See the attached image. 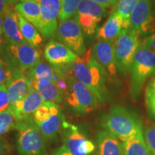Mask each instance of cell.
Returning <instances> with one entry per match:
<instances>
[{"mask_svg":"<svg viewBox=\"0 0 155 155\" xmlns=\"http://www.w3.org/2000/svg\"><path fill=\"white\" fill-rule=\"evenodd\" d=\"M72 73L90 89L101 102L107 98L106 81L108 73L92 55V48L82 55H78L72 68Z\"/></svg>","mask_w":155,"mask_h":155,"instance_id":"6da1fadb","label":"cell"},{"mask_svg":"<svg viewBox=\"0 0 155 155\" xmlns=\"http://www.w3.org/2000/svg\"><path fill=\"white\" fill-rule=\"evenodd\" d=\"M101 126L105 131L123 142L143 130L141 121L137 116L119 106H112L103 116Z\"/></svg>","mask_w":155,"mask_h":155,"instance_id":"7a4b0ae2","label":"cell"},{"mask_svg":"<svg viewBox=\"0 0 155 155\" xmlns=\"http://www.w3.org/2000/svg\"><path fill=\"white\" fill-rule=\"evenodd\" d=\"M130 73V95L137 99L147 79L155 74V52L143 41L135 54Z\"/></svg>","mask_w":155,"mask_h":155,"instance_id":"3957f363","label":"cell"},{"mask_svg":"<svg viewBox=\"0 0 155 155\" xmlns=\"http://www.w3.org/2000/svg\"><path fill=\"white\" fill-rule=\"evenodd\" d=\"M68 89L64 100L68 108L76 114L84 115L96 109L98 99L91 91L73 75L72 70L67 75Z\"/></svg>","mask_w":155,"mask_h":155,"instance_id":"277c9868","label":"cell"},{"mask_svg":"<svg viewBox=\"0 0 155 155\" xmlns=\"http://www.w3.org/2000/svg\"><path fill=\"white\" fill-rule=\"evenodd\" d=\"M17 147L19 155H46L45 139L32 118L17 121Z\"/></svg>","mask_w":155,"mask_h":155,"instance_id":"5b68a950","label":"cell"},{"mask_svg":"<svg viewBox=\"0 0 155 155\" xmlns=\"http://www.w3.org/2000/svg\"><path fill=\"white\" fill-rule=\"evenodd\" d=\"M141 41L133 28L124 29L115 40V63L117 71L125 75L131 71L134 58Z\"/></svg>","mask_w":155,"mask_h":155,"instance_id":"8992f818","label":"cell"},{"mask_svg":"<svg viewBox=\"0 0 155 155\" xmlns=\"http://www.w3.org/2000/svg\"><path fill=\"white\" fill-rule=\"evenodd\" d=\"M0 56L13 71L25 73L40 61V53L28 44H17L7 41L0 49Z\"/></svg>","mask_w":155,"mask_h":155,"instance_id":"52a82bcc","label":"cell"},{"mask_svg":"<svg viewBox=\"0 0 155 155\" xmlns=\"http://www.w3.org/2000/svg\"><path fill=\"white\" fill-rule=\"evenodd\" d=\"M32 119L45 140H52L61 131L65 118L57 104L45 101Z\"/></svg>","mask_w":155,"mask_h":155,"instance_id":"ba28073f","label":"cell"},{"mask_svg":"<svg viewBox=\"0 0 155 155\" xmlns=\"http://www.w3.org/2000/svg\"><path fill=\"white\" fill-rule=\"evenodd\" d=\"M63 146L73 155H90L94 152L96 146L88 139L84 131L78 126L65 121L61 129Z\"/></svg>","mask_w":155,"mask_h":155,"instance_id":"9c48e42d","label":"cell"},{"mask_svg":"<svg viewBox=\"0 0 155 155\" xmlns=\"http://www.w3.org/2000/svg\"><path fill=\"white\" fill-rule=\"evenodd\" d=\"M56 38L77 55H82L86 52L83 31L74 17L60 22Z\"/></svg>","mask_w":155,"mask_h":155,"instance_id":"30bf717a","label":"cell"},{"mask_svg":"<svg viewBox=\"0 0 155 155\" xmlns=\"http://www.w3.org/2000/svg\"><path fill=\"white\" fill-rule=\"evenodd\" d=\"M131 28L140 36L149 35L155 31L154 0H139L130 17Z\"/></svg>","mask_w":155,"mask_h":155,"instance_id":"8fae6325","label":"cell"},{"mask_svg":"<svg viewBox=\"0 0 155 155\" xmlns=\"http://www.w3.org/2000/svg\"><path fill=\"white\" fill-rule=\"evenodd\" d=\"M44 57L53 66L71 71L78 55L61 42L51 40L45 47Z\"/></svg>","mask_w":155,"mask_h":155,"instance_id":"7c38bea8","label":"cell"},{"mask_svg":"<svg viewBox=\"0 0 155 155\" xmlns=\"http://www.w3.org/2000/svg\"><path fill=\"white\" fill-rule=\"evenodd\" d=\"M40 6L42 28L40 32L47 38H53L58 30L61 0H38Z\"/></svg>","mask_w":155,"mask_h":155,"instance_id":"4fadbf2b","label":"cell"},{"mask_svg":"<svg viewBox=\"0 0 155 155\" xmlns=\"http://www.w3.org/2000/svg\"><path fill=\"white\" fill-rule=\"evenodd\" d=\"M92 55L106 70L109 76H115L117 73L115 63V40H98L92 48Z\"/></svg>","mask_w":155,"mask_h":155,"instance_id":"5bb4252c","label":"cell"},{"mask_svg":"<svg viewBox=\"0 0 155 155\" xmlns=\"http://www.w3.org/2000/svg\"><path fill=\"white\" fill-rule=\"evenodd\" d=\"M44 102L45 101L40 93L31 87L30 91L25 98L14 105L9 106V109L16 121H21L32 118L34 114Z\"/></svg>","mask_w":155,"mask_h":155,"instance_id":"9a60e30c","label":"cell"},{"mask_svg":"<svg viewBox=\"0 0 155 155\" xmlns=\"http://www.w3.org/2000/svg\"><path fill=\"white\" fill-rule=\"evenodd\" d=\"M5 86L10 106L14 105L24 98L31 88L25 73L19 70L13 72L10 79L5 83Z\"/></svg>","mask_w":155,"mask_h":155,"instance_id":"2e32d148","label":"cell"},{"mask_svg":"<svg viewBox=\"0 0 155 155\" xmlns=\"http://www.w3.org/2000/svg\"><path fill=\"white\" fill-rule=\"evenodd\" d=\"M25 75L31 80L48 81L55 85L60 79L67 75L62 69L41 61L28 70L25 72Z\"/></svg>","mask_w":155,"mask_h":155,"instance_id":"e0dca14e","label":"cell"},{"mask_svg":"<svg viewBox=\"0 0 155 155\" xmlns=\"http://www.w3.org/2000/svg\"><path fill=\"white\" fill-rule=\"evenodd\" d=\"M97 155H124L123 144L108 131H100L97 134Z\"/></svg>","mask_w":155,"mask_h":155,"instance_id":"ac0fdd59","label":"cell"},{"mask_svg":"<svg viewBox=\"0 0 155 155\" xmlns=\"http://www.w3.org/2000/svg\"><path fill=\"white\" fill-rule=\"evenodd\" d=\"M2 32L7 41L17 44H28L21 33L18 14L14 9L9 10L4 15Z\"/></svg>","mask_w":155,"mask_h":155,"instance_id":"d6986e66","label":"cell"},{"mask_svg":"<svg viewBox=\"0 0 155 155\" xmlns=\"http://www.w3.org/2000/svg\"><path fill=\"white\" fill-rule=\"evenodd\" d=\"M14 10L23 18L32 23L40 32L42 28V19L38 0L17 4L14 7Z\"/></svg>","mask_w":155,"mask_h":155,"instance_id":"ffe728a7","label":"cell"},{"mask_svg":"<svg viewBox=\"0 0 155 155\" xmlns=\"http://www.w3.org/2000/svg\"><path fill=\"white\" fill-rule=\"evenodd\" d=\"M28 79L30 87L36 89L45 102L58 104V103H62L64 101L63 93L54 83L48 81Z\"/></svg>","mask_w":155,"mask_h":155,"instance_id":"44dd1931","label":"cell"},{"mask_svg":"<svg viewBox=\"0 0 155 155\" xmlns=\"http://www.w3.org/2000/svg\"><path fill=\"white\" fill-rule=\"evenodd\" d=\"M124 30V22L121 17L114 12H111L107 21L97 32L98 40H116Z\"/></svg>","mask_w":155,"mask_h":155,"instance_id":"7402d4cb","label":"cell"},{"mask_svg":"<svg viewBox=\"0 0 155 155\" xmlns=\"http://www.w3.org/2000/svg\"><path fill=\"white\" fill-rule=\"evenodd\" d=\"M124 155H153L145 142L143 130L123 143Z\"/></svg>","mask_w":155,"mask_h":155,"instance_id":"603a6c76","label":"cell"},{"mask_svg":"<svg viewBox=\"0 0 155 155\" xmlns=\"http://www.w3.org/2000/svg\"><path fill=\"white\" fill-rule=\"evenodd\" d=\"M18 18L21 33L27 43L35 48L40 47L43 42V38L39 30L21 15H18Z\"/></svg>","mask_w":155,"mask_h":155,"instance_id":"cb8c5ba5","label":"cell"},{"mask_svg":"<svg viewBox=\"0 0 155 155\" xmlns=\"http://www.w3.org/2000/svg\"><path fill=\"white\" fill-rule=\"evenodd\" d=\"M139 0H119L111 12L121 17L124 22V29L131 28L130 17Z\"/></svg>","mask_w":155,"mask_h":155,"instance_id":"d4e9b609","label":"cell"},{"mask_svg":"<svg viewBox=\"0 0 155 155\" xmlns=\"http://www.w3.org/2000/svg\"><path fill=\"white\" fill-rule=\"evenodd\" d=\"M75 14L88 15L101 20L106 14V8L92 0H82Z\"/></svg>","mask_w":155,"mask_h":155,"instance_id":"484cf974","label":"cell"},{"mask_svg":"<svg viewBox=\"0 0 155 155\" xmlns=\"http://www.w3.org/2000/svg\"><path fill=\"white\" fill-rule=\"evenodd\" d=\"M80 25L81 30L86 35L91 36L96 33L100 19L84 15L75 14L73 17Z\"/></svg>","mask_w":155,"mask_h":155,"instance_id":"4316f807","label":"cell"},{"mask_svg":"<svg viewBox=\"0 0 155 155\" xmlns=\"http://www.w3.org/2000/svg\"><path fill=\"white\" fill-rule=\"evenodd\" d=\"M82 0H61L60 22L71 19L76 13L78 7Z\"/></svg>","mask_w":155,"mask_h":155,"instance_id":"83f0119b","label":"cell"},{"mask_svg":"<svg viewBox=\"0 0 155 155\" xmlns=\"http://www.w3.org/2000/svg\"><path fill=\"white\" fill-rule=\"evenodd\" d=\"M16 119L10 110L0 112V137L16 129Z\"/></svg>","mask_w":155,"mask_h":155,"instance_id":"f1b7e54d","label":"cell"},{"mask_svg":"<svg viewBox=\"0 0 155 155\" xmlns=\"http://www.w3.org/2000/svg\"><path fill=\"white\" fill-rule=\"evenodd\" d=\"M13 72L14 71L0 56V86L5 84L10 79Z\"/></svg>","mask_w":155,"mask_h":155,"instance_id":"f546056e","label":"cell"},{"mask_svg":"<svg viewBox=\"0 0 155 155\" xmlns=\"http://www.w3.org/2000/svg\"><path fill=\"white\" fill-rule=\"evenodd\" d=\"M145 142L153 155H155V126L147 127L144 132Z\"/></svg>","mask_w":155,"mask_h":155,"instance_id":"4dcf8cb0","label":"cell"},{"mask_svg":"<svg viewBox=\"0 0 155 155\" xmlns=\"http://www.w3.org/2000/svg\"><path fill=\"white\" fill-rule=\"evenodd\" d=\"M10 104L5 84L0 86V112L8 109Z\"/></svg>","mask_w":155,"mask_h":155,"instance_id":"1f68e13d","label":"cell"},{"mask_svg":"<svg viewBox=\"0 0 155 155\" xmlns=\"http://www.w3.org/2000/svg\"><path fill=\"white\" fill-rule=\"evenodd\" d=\"M145 101L149 111L155 117V92L147 88L145 92Z\"/></svg>","mask_w":155,"mask_h":155,"instance_id":"d6a6232c","label":"cell"},{"mask_svg":"<svg viewBox=\"0 0 155 155\" xmlns=\"http://www.w3.org/2000/svg\"><path fill=\"white\" fill-rule=\"evenodd\" d=\"M12 6L9 0H0V15H5L7 12L12 10Z\"/></svg>","mask_w":155,"mask_h":155,"instance_id":"836d02e7","label":"cell"},{"mask_svg":"<svg viewBox=\"0 0 155 155\" xmlns=\"http://www.w3.org/2000/svg\"><path fill=\"white\" fill-rule=\"evenodd\" d=\"M143 42H144L147 46H148L151 50L155 52V31L152 34L146 36V38L143 40Z\"/></svg>","mask_w":155,"mask_h":155,"instance_id":"e575fe53","label":"cell"},{"mask_svg":"<svg viewBox=\"0 0 155 155\" xmlns=\"http://www.w3.org/2000/svg\"><path fill=\"white\" fill-rule=\"evenodd\" d=\"M92 1L98 3V5L103 6L105 8H108V7L115 6L119 0H92Z\"/></svg>","mask_w":155,"mask_h":155,"instance_id":"d590c367","label":"cell"},{"mask_svg":"<svg viewBox=\"0 0 155 155\" xmlns=\"http://www.w3.org/2000/svg\"><path fill=\"white\" fill-rule=\"evenodd\" d=\"M8 146L5 141L0 138V155H7L8 153Z\"/></svg>","mask_w":155,"mask_h":155,"instance_id":"8d00e7d4","label":"cell"},{"mask_svg":"<svg viewBox=\"0 0 155 155\" xmlns=\"http://www.w3.org/2000/svg\"><path fill=\"white\" fill-rule=\"evenodd\" d=\"M52 155H73L69 152L64 146H62L58 149L57 150H55Z\"/></svg>","mask_w":155,"mask_h":155,"instance_id":"74e56055","label":"cell"},{"mask_svg":"<svg viewBox=\"0 0 155 155\" xmlns=\"http://www.w3.org/2000/svg\"><path fill=\"white\" fill-rule=\"evenodd\" d=\"M147 88L152 90V91L155 92V74L150 78V81H149L148 82V84H147Z\"/></svg>","mask_w":155,"mask_h":155,"instance_id":"f35d334b","label":"cell"},{"mask_svg":"<svg viewBox=\"0 0 155 155\" xmlns=\"http://www.w3.org/2000/svg\"><path fill=\"white\" fill-rule=\"evenodd\" d=\"M6 42H7V40H6L5 36H4L3 32L2 31H0V49L3 47L4 45L6 43Z\"/></svg>","mask_w":155,"mask_h":155,"instance_id":"ab89813d","label":"cell"},{"mask_svg":"<svg viewBox=\"0 0 155 155\" xmlns=\"http://www.w3.org/2000/svg\"><path fill=\"white\" fill-rule=\"evenodd\" d=\"M3 15H0V31H2V25H3Z\"/></svg>","mask_w":155,"mask_h":155,"instance_id":"60d3db41","label":"cell"},{"mask_svg":"<svg viewBox=\"0 0 155 155\" xmlns=\"http://www.w3.org/2000/svg\"><path fill=\"white\" fill-rule=\"evenodd\" d=\"M9 1H10V3L12 4V5H15V4H16V3H17V2L19 1V0H9Z\"/></svg>","mask_w":155,"mask_h":155,"instance_id":"b9f144b4","label":"cell"},{"mask_svg":"<svg viewBox=\"0 0 155 155\" xmlns=\"http://www.w3.org/2000/svg\"><path fill=\"white\" fill-rule=\"evenodd\" d=\"M19 2H20V3H22V2H28V1H32V0H19Z\"/></svg>","mask_w":155,"mask_h":155,"instance_id":"7bdbcfd3","label":"cell"}]
</instances>
